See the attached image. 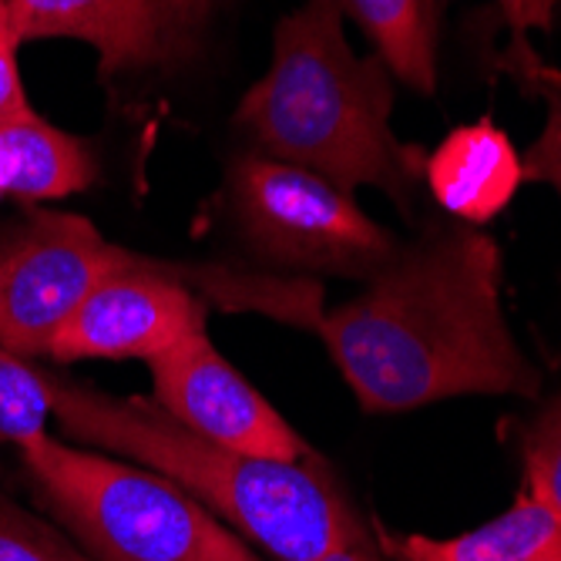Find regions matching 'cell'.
<instances>
[{
	"mask_svg": "<svg viewBox=\"0 0 561 561\" xmlns=\"http://www.w3.org/2000/svg\"><path fill=\"white\" fill-rule=\"evenodd\" d=\"M213 306L192 286V266L141 256L98 283L61 327L44 360H156L195 330H206Z\"/></svg>",
	"mask_w": 561,
	"mask_h": 561,
	"instance_id": "obj_7",
	"label": "cell"
},
{
	"mask_svg": "<svg viewBox=\"0 0 561 561\" xmlns=\"http://www.w3.org/2000/svg\"><path fill=\"white\" fill-rule=\"evenodd\" d=\"M165 8H169L175 27L182 31V37H188L202 21H206L213 0H165Z\"/></svg>",
	"mask_w": 561,
	"mask_h": 561,
	"instance_id": "obj_19",
	"label": "cell"
},
{
	"mask_svg": "<svg viewBox=\"0 0 561 561\" xmlns=\"http://www.w3.org/2000/svg\"><path fill=\"white\" fill-rule=\"evenodd\" d=\"M424 185L465 226H488L515 202L525 169L515 141L491 118L454 128L424 159Z\"/></svg>",
	"mask_w": 561,
	"mask_h": 561,
	"instance_id": "obj_10",
	"label": "cell"
},
{
	"mask_svg": "<svg viewBox=\"0 0 561 561\" xmlns=\"http://www.w3.org/2000/svg\"><path fill=\"white\" fill-rule=\"evenodd\" d=\"M387 71L417 94L437 91V0H343Z\"/></svg>",
	"mask_w": 561,
	"mask_h": 561,
	"instance_id": "obj_13",
	"label": "cell"
},
{
	"mask_svg": "<svg viewBox=\"0 0 561 561\" xmlns=\"http://www.w3.org/2000/svg\"><path fill=\"white\" fill-rule=\"evenodd\" d=\"M50 393L44 367L0 346V447H24L47 434Z\"/></svg>",
	"mask_w": 561,
	"mask_h": 561,
	"instance_id": "obj_14",
	"label": "cell"
},
{
	"mask_svg": "<svg viewBox=\"0 0 561 561\" xmlns=\"http://www.w3.org/2000/svg\"><path fill=\"white\" fill-rule=\"evenodd\" d=\"M528 494L561 525V393H554L522 434Z\"/></svg>",
	"mask_w": 561,
	"mask_h": 561,
	"instance_id": "obj_15",
	"label": "cell"
},
{
	"mask_svg": "<svg viewBox=\"0 0 561 561\" xmlns=\"http://www.w3.org/2000/svg\"><path fill=\"white\" fill-rule=\"evenodd\" d=\"M44 380L50 417L71 440L172 478L273 561H323L374 531L320 454L306 461L232 454L188 434L151 397H112L50 367Z\"/></svg>",
	"mask_w": 561,
	"mask_h": 561,
	"instance_id": "obj_3",
	"label": "cell"
},
{
	"mask_svg": "<svg viewBox=\"0 0 561 561\" xmlns=\"http://www.w3.org/2000/svg\"><path fill=\"white\" fill-rule=\"evenodd\" d=\"M0 561H91L65 528L0 494Z\"/></svg>",
	"mask_w": 561,
	"mask_h": 561,
	"instance_id": "obj_16",
	"label": "cell"
},
{
	"mask_svg": "<svg viewBox=\"0 0 561 561\" xmlns=\"http://www.w3.org/2000/svg\"><path fill=\"white\" fill-rule=\"evenodd\" d=\"M98 182V159L84 138L50 125L34 108L0 118V202L44 206Z\"/></svg>",
	"mask_w": 561,
	"mask_h": 561,
	"instance_id": "obj_11",
	"label": "cell"
},
{
	"mask_svg": "<svg viewBox=\"0 0 561 561\" xmlns=\"http://www.w3.org/2000/svg\"><path fill=\"white\" fill-rule=\"evenodd\" d=\"M525 561H561V538H558L554 545H548L545 551H538V554L525 558Z\"/></svg>",
	"mask_w": 561,
	"mask_h": 561,
	"instance_id": "obj_22",
	"label": "cell"
},
{
	"mask_svg": "<svg viewBox=\"0 0 561 561\" xmlns=\"http://www.w3.org/2000/svg\"><path fill=\"white\" fill-rule=\"evenodd\" d=\"M497 4H501L504 18L512 21V27L522 34V31H525V11H528V0H497Z\"/></svg>",
	"mask_w": 561,
	"mask_h": 561,
	"instance_id": "obj_21",
	"label": "cell"
},
{
	"mask_svg": "<svg viewBox=\"0 0 561 561\" xmlns=\"http://www.w3.org/2000/svg\"><path fill=\"white\" fill-rule=\"evenodd\" d=\"M21 468L91 561H266L182 484L91 447L37 437Z\"/></svg>",
	"mask_w": 561,
	"mask_h": 561,
	"instance_id": "obj_4",
	"label": "cell"
},
{
	"mask_svg": "<svg viewBox=\"0 0 561 561\" xmlns=\"http://www.w3.org/2000/svg\"><path fill=\"white\" fill-rule=\"evenodd\" d=\"M317 336L364 414L541 390L501 306V252L465 222L400 245L360 296L323 313Z\"/></svg>",
	"mask_w": 561,
	"mask_h": 561,
	"instance_id": "obj_1",
	"label": "cell"
},
{
	"mask_svg": "<svg viewBox=\"0 0 561 561\" xmlns=\"http://www.w3.org/2000/svg\"><path fill=\"white\" fill-rule=\"evenodd\" d=\"M21 44L71 37L94 47L101 78L169 61L185 41L165 0H4Z\"/></svg>",
	"mask_w": 561,
	"mask_h": 561,
	"instance_id": "obj_9",
	"label": "cell"
},
{
	"mask_svg": "<svg viewBox=\"0 0 561 561\" xmlns=\"http://www.w3.org/2000/svg\"><path fill=\"white\" fill-rule=\"evenodd\" d=\"M135 260L78 213L27 209L0 232V346L44 360L88 293Z\"/></svg>",
	"mask_w": 561,
	"mask_h": 561,
	"instance_id": "obj_6",
	"label": "cell"
},
{
	"mask_svg": "<svg viewBox=\"0 0 561 561\" xmlns=\"http://www.w3.org/2000/svg\"><path fill=\"white\" fill-rule=\"evenodd\" d=\"M558 0H528V11H525V31L528 27H548L551 14H554Z\"/></svg>",
	"mask_w": 561,
	"mask_h": 561,
	"instance_id": "obj_20",
	"label": "cell"
},
{
	"mask_svg": "<svg viewBox=\"0 0 561 561\" xmlns=\"http://www.w3.org/2000/svg\"><path fill=\"white\" fill-rule=\"evenodd\" d=\"M226 209L245 252L273 270L367 283L400 249L353 192L260 151H242L232 162Z\"/></svg>",
	"mask_w": 561,
	"mask_h": 561,
	"instance_id": "obj_5",
	"label": "cell"
},
{
	"mask_svg": "<svg viewBox=\"0 0 561 561\" xmlns=\"http://www.w3.org/2000/svg\"><path fill=\"white\" fill-rule=\"evenodd\" d=\"M393 75L346 37L343 0H302L273 27L266 75L232 115L249 151L313 172L346 192L377 188L407 216L424 182V151L393 128Z\"/></svg>",
	"mask_w": 561,
	"mask_h": 561,
	"instance_id": "obj_2",
	"label": "cell"
},
{
	"mask_svg": "<svg viewBox=\"0 0 561 561\" xmlns=\"http://www.w3.org/2000/svg\"><path fill=\"white\" fill-rule=\"evenodd\" d=\"M374 535L390 561H525L554 545L561 538V525L525 491L497 518L454 538L403 535L390 531L383 522H374Z\"/></svg>",
	"mask_w": 561,
	"mask_h": 561,
	"instance_id": "obj_12",
	"label": "cell"
},
{
	"mask_svg": "<svg viewBox=\"0 0 561 561\" xmlns=\"http://www.w3.org/2000/svg\"><path fill=\"white\" fill-rule=\"evenodd\" d=\"M151 403L188 434L222 450L266 457V461H306L317 450L252 387L209 340L195 330L156 360H148Z\"/></svg>",
	"mask_w": 561,
	"mask_h": 561,
	"instance_id": "obj_8",
	"label": "cell"
},
{
	"mask_svg": "<svg viewBox=\"0 0 561 561\" xmlns=\"http://www.w3.org/2000/svg\"><path fill=\"white\" fill-rule=\"evenodd\" d=\"M18 50H21V37L11 24L8 4L0 0V118L31 108L24 81H21V68H18Z\"/></svg>",
	"mask_w": 561,
	"mask_h": 561,
	"instance_id": "obj_18",
	"label": "cell"
},
{
	"mask_svg": "<svg viewBox=\"0 0 561 561\" xmlns=\"http://www.w3.org/2000/svg\"><path fill=\"white\" fill-rule=\"evenodd\" d=\"M545 94V128L522 156L525 182H545L561 195V88L551 81H538Z\"/></svg>",
	"mask_w": 561,
	"mask_h": 561,
	"instance_id": "obj_17",
	"label": "cell"
}]
</instances>
